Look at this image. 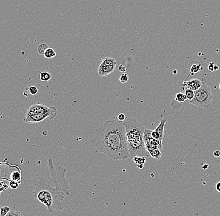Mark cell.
Wrapping results in <instances>:
<instances>
[{"label":"cell","mask_w":220,"mask_h":216,"mask_svg":"<svg viewBox=\"0 0 220 216\" xmlns=\"http://www.w3.org/2000/svg\"><path fill=\"white\" fill-rule=\"evenodd\" d=\"M219 89H220V83H219Z\"/></svg>","instance_id":"cell-31"},{"label":"cell","mask_w":220,"mask_h":216,"mask_svg":"<svg viewBox=\"0 0 220 216\" xmlns=\"http://www.w3.org/2000/svg\"><path fill=\"white\" fill-rule=\"evenodd\" d=\"M89 144L113 160L130 158L125 127L123 122L118 119L107 121L100 125Z\"/></svg>","instance_id":"cell-2"},{"label":"cell","mask_w":220,"mask_h":216,"mask_svg":"<svg viewBox=\"0 0 220 216\" xmlns=\"http://www.w3.org/2000/svg\"><path fill=\"white\" fill-rule=\"evenodd\" d=\"M116 66V61L113 58H105L101 60L98 68V75L102 77L108 76L115 71Z\"/></svg>","instance_id":"cell-6"},{"label":"cell","mask_w":220,"mask_h":216,"mask_svg":"<svg viewBox=\"0 0 220 216\" xmlns=\"http://www.w3.org/2000/svg\"><path fill=\"white\" fill-rule=\"evenodd\" d=\"M56 108L42 104H33L26 112L24 121L26 123H37L46 119H53L57 115Z\"/></svg>","instance_id":"cell-4"},{"label":"cell","mask_w":220,"mask_h":216,"mask_svg":"<svg viewBox=\"0 0 220 216\" xmlns=\"http://www.w3.org/2000/svg\"><path fill=\"white\" fill-rule=\"evenodd\" d=\"M118 71L121 72L122 73H124L126 72V67L123 64H120L118 67Z\"/></svg>","instance_id":"cell-25"},{"label":"cell","mask_w":220,"mask_h":216,"mask_svg":"<svg viewBox=\"0 0 220 216\" xmlns=\"http://www.w3.org/2000/svg\"><path fill=\"white\" fill-rule=\"evenodd\" d=\"M56 55L55 51L53 50V48H49L47 50H46L44 54V56L47 58V59H51L55 58Z\"/></svg>","instance_id":"cell-14"},{"label":"cell","mask_w":220,"mask_h":216,"mask_svg":"<svg viewBox=\"0 0 220 216\" xmlns=\"http://www.w3.org/2000/svg\"><path fill=\"white\" fill-rule=\"evenodd\" d=\"M175 99L178 101V102L179 103H183L184 102V101L188 99L187 97H186V96L185 95V94H184L182 92H178L176 95H175Z\"/></svg>","instance_id":"cell-16"},{"label":"cell","mask_w":220,"mask_h":216,"mask_svg":"<svg viewBox=\"0 0 220 216\" xmlns=\"http://www.w3.org/2000/svg\"><path fill=\"white\" fill-rule=\"evenodd\" d=\"M151 136L153 137V138H154V139H159V140L160 139V135H159V134L158 132H156L155 130L152 131V132H151Z\"/></svg>","instance_id":"cell-23"},{"label":"cell","mask_w":220,"mask_h":216,"mask_svg":"<svg viewBox=\"0 0 220 216\" xmlns=\"http://www.w3.org/2000/svg\"><path fill=\"white\" fill-rule=\"evenodd\" d=\"M166 121H167V119H166L165 118L161 119V121H160V123L155 129V131L158 132L160 135L159 140L161 142H163V140L164 138V126H165Z\"/></svg>","instance_id":"cell-10"},{"label":"cell","mask_w":220,"mask_h":216,"mask_svg":"<svg viewBox=\"0 0 220 216\" xmlns=\"http://www.w3.org/2000/svg\"><path fill=\"white\" fill-rule=\"evenodd\" d=\"M133 161L135 163L137 167L143 169L144 163H146V158L143 156H135L133 158Z\"/></svg>","instance_id":"cell-11"},{"label":"cell","mask_w":220,"mask_h":216,"mask_svg":"<svg viewBox=\"0 0 220 216\" xmlns=\"http://www.w3.org/2000/svg\"><path fill=\"white\" fill-rule=\"evenodd\" d=\"M213 154H214L215 157L216 158H219L220 156V151L219 150H216L214 152V153H213Z\"/></svg>","instance_id":"cell-28"},{"label":"cell","mask_w":220,"mask_h":216,"mask_svg":"<svg viewBox=\"0 0 220 216\" xmlns=\"http://www.w3.org/2000/svg\"><path fill=\"white\" fill-rule=\"evenodd\" d=\"M5 216H22L21 212L17 210H11L7 215Z\"/></svg>","instance_id":"cell-21"},{"label":"cell","mask_w":220,"mask_h":216,"mask_svg":"<svg viewBox=\"0 0 220 216\" xmlns=\"http://www.w3.org/2000/svg\"><path fill=\"white\" fill-rule=\"evenodd\" d=\"M50 179L42 178L35 184L34 194L36 198L44 204L48 211H61L62 202L65 196L70 194L68 182L66 178V168L63 166H55L52 158L48 160Z\"/></svg>","instance_id":"cell-1"},{"label":"cell","mask_w":220,"mask_h":216,"mask_svg":"<svg viewBox=\"0 0 220 216\" xmlns=\"http://www.w3.org/2000/svg\"><path fill=\"white\" fill-rule=\"evenodd\" d=\"M215 188H216V189L218 192H220V182H218V183L216 184Z\"/></svg>","instance_id":"cell-29"},{"label":"cell","mask_w":220,"mask_h":216,"mask_svg":"<svg viewBox=\"0 0 220 216\" xmlns=\"http://www.w3.org/2000/svg\"><path fill=\"white\" fill-rule=\"evenodd\" d=\"M185 95L187 97L188 99L190 101L195 97V91L190 89L186 88V90H185Z\"/></svg>","instance_id":"cell-17"},{"label":"cell","mask_w":220,"mask_h":216,"mask_svg":"<svg viewBox=\"0 0 220 216\" xmlns=\"http://www.w3.org/2000/svg\"><path fill=\"white\" fill-rule=\"evenodd\" d=\"M146 149L148 152L150 156H151V158L153 159H156L159 160L162 156L161 151H160L159 149V148L156 146L147 147H146Z\"/></svg>","instance_id":"cell-8"},{"label":"cell","mask_w":220,"mask_h":216,"mask_svg":"<svg viewBox=\"0 0 220 216\" xmlns=\"http://www.w3.org/2000/svg\"><path fill=\"white\" fill-rule=\"evenodd\" d=\"M28 91L31 95H36L38 93V88L36 86H30L28 88Z\"/></svg>","instance_id":"cell-22"},{"label":"cell","mask_w":220,"mask_h":216,"mask_svg":"<svg viewBox=\"0 0 220 216\" xmlns=\"http://www.w3.org/2000/svg\"><path fill=\"white\" fill-rule=\"evenodd\" d=\"M11 211V208L8 206H3L0 211V215L1 216H5Z\"/></svg>","instance_id":"cell-18"},{"label":"cell","mask_w":220,"mask_h":216,"mask_svg":"<svg viewBox=\"0 0 220 216\" xmlns=\"http://www.w3.org/2000/svg\"><path fill=\"white\" fill-rule=\"evenodd\" d=\"M39 79L42 81L44 82H46L48 81L51 79V74L48 72H45V71H39Z\"/></svg>","instance_id":"cell-12"},{"label":"cell","mask_w":220,"mask_h":216,"mask_svg":"<svg viewBox=\"0 0 220 216\" xmlns=\"http://www.w3.org/2000/svg\"><path fill=\"white\" fill-rule=\"evenodd\" d=\"M215 65V64H214V63H210V64L208 65V70H209L210 71L213 72V71H215V70H214Z\"/></svg>","instance_id":"cell-26"},{"label":"cell","mask_w":220,"mask_h":216,"mask_svg":"<svg viewBox=\"0 0 220 216\" xmlns=\"http://www.w3.org/2000/svg\"><path fill=\"white\" fill-rule=\"evenodd\" d=\"M218 69H219L218 66L217 65H215V67H214L215 71H218Z\"/></svg>","instance_id":"cell-30"},{"label":"cell","mask_w":220,"mask_h":216,"mask_svg":"<svg viewBox=\"0 0 220 216\" xmlns=\"http://www.w3.org/2000/svg\"><path fill=\"white\" fill-rule=\"evenodd\" d=\"M202 86V81L199 79H193L187 81L186 88L190 89L193 91H196L199 90Z\"/></svg>","instance_id":"cell-7"},{"label":"cell","mask_w":220,"mask_h":216,"mask_svg":"<svg viewBox=\"0 0 220 216\" xmlns=\"http://www.w3.org/2000/svg\"><path fill=\"white\" fill-rule=\"evenodd\" d=\"M123 124L126 129L130 158L133 159L135 156L149 157L150 154L146 149L143 139L146 128L136 119L130 118H126Z\"/></svg>","instance_id":"cell-3"},{"label":"cell","mask_w":220,"mask_h":216,"mask_svg":"<svg viewBox=\"0 0 220 216\" xmlns=\"http://www.w3.org/2000/svg\"><path fill=\"white\" fill-rule=\"evenodd\" d=\"M213 98V96L210 87L203 79L201 87L195 91V97L190 101V103L198 107L208 109L211 106Z\"/></svg>","instance_id":"cell-5"},{"label":"cell","mask_w":220,"mask_h":216,"mask_svg":"<svg viewBox=\"0 0 220 216\" xmlns=\"http://www.w3.org/2000/svg\"><path fill=\"white\" fill-rule=\"evenodd\" d=\"M9 181V187L12 189H18L19 186V183H18V182L16 181H15V180H8Z\"/></svg>","instance_id":"cell-20"},{"label":"cell","mask_w":220,"mask_h":216,"mask_svg":"<svg viewBox=\"0 0 220 216\" xmlns=\"http://www.w3.org/2000/svg\"><path fill=\"white\" fill-rule=\"evenodd\" d=\"M1 191H3L4 190H6V189H7L8 188V186H9L8 185H6V184L2 183V182H1Z\"/></svg>","instance_id":"cell-27"},{"label":"cell","mask_w":220,"mask_h":216,"mask_svg":"<svg viewBox=\"0 0 220 216\" xmlns=\"http://www.w3.org/2000/svg\"><path fill=\"white\" fill-rule=\"evenodd\" d=\"M117 119L120 121H122V122H123V121H124L126 119V116L124 115V114L123 113H120L119 114H118V118Z\"/></svg>","instance_id":"cell-24"},{"label":"cell","mask_w":220,"mask_h":216,"mask_svg":"<svg viewBox=\"0 0 220 216\" xmlns=\"http://www.w3.org/2000/svg\"><path fill=\"white\" fill-rule=\"evenodd\" d=\"M15 180L18 182V183L21 184V173L20 171L19 168L18 167L16 169L13 168V169L10 172V179L7 180Z\"/></svg>","instance_id":"cell-9"},{"label":"cell","mask_w":220,"mask_h":216,"mask_svg":"<svg viewBox=\"0 0 220 216\" xmlns=\"http://www.w3.org/2000/svg\"><path fill=\"white\" fill-rule=\"evenodd\" d=\"M48 48H49V47L48 46L47 44H45V43H41L38 46L37 51H38V53L39 54V55H44L45 51L47 50Z\"/></svg>","instance_id":"cell-15"},{"label":"cell","mask_w":220,"mask_h":216,"mask_svg":"<svg viewBox=\"0 0 220 216\" xmlns=\"http://www.w3.org/2000/svg\"><path fill=\"white\" fill-rule=\"evenodd\" d=\"M128 80H129V76L128 75V74L126 73V72L122 73V75H121V76L119 77V81L123 84L127 83Z\"/></svg>","instance_id":"cell-19"},{"label":"cell","mask_w":220,"mask_h":216,"mask_svg":"<svg viewBox=\"0 0 220 216\" xmlns=\"http://www.w3.org/2000/svg\"><path fill=\"white\" fill-rule=\"evenodd\" d=\"M203 70V67H202V65L201 63L199 64H193L191 67V69H190V75L188 76V78L191 75V73H197L199 71H200L201 70Z\"/></svg>","instance_id":"cell-13"}]
</instances>
